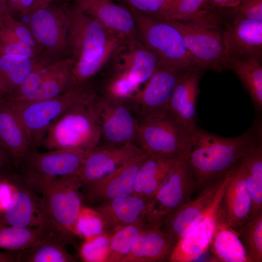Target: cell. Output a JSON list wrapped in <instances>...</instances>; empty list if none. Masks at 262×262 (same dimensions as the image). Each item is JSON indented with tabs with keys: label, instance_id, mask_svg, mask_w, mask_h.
<instances>
[{
	"label": "cell",
	"instance_id": "2e32d148",
	"mask_svg": "<svg viewBox=\"0 0 262 262\" xmlns=\"http://www.w3.org/2000/svg\"><path fill=\"white\" fill-rule=\"evenodd\" d=\"M184 71L159 67L128 101L140 121L168 112L171 95L180 76Z\"/></svg>",
	"mask_w": 262,
	"mask_h": 262
},
{
	"label": "cell",
	"instance_id": "d590c367",
	"mask_svg": "<svg viewBox=\"0 0 262 262\" xmlns=\"http://www.w3.org/2000/svg\"><path fill=\"white\" fill-rule=\"evenodd\" d=\"M124 41L118 36L110 35L102 52L95 60L79 69L73 70L71 87L88 82L110 63Z\"/></svg>",
	"mask_w": 262,
	"mask_h": 262
},
{
	"label": "cell",
	"instance_id": "db71d44e",
	"mask_svg": "<svg viewBox=\"0 0 262 262\" xmlns=\"http://www.w3.org/2000/svg\"></svg>",
	"mask_w": 262,
	"mask_h": 262
},
{
	"label": "cell",
	"instance_id": "f35d334b",
	"mask_svg": "<svg viewBox=\"0 0 262 262\" xmlns=\"http://www.w3.org/2000/svg\"><path fill=\"white\" fill-rule=\"evenodd\" d=\"M0 28L31 46L38 56L43 51V48L34 38L30 28L15 18L13 15H10L0 21Z\"/></svg>",
	"mask_w": 262,
	"mask_h": 262
},
{
	"label": "cell",
	"instance_id": "9c48e42d",
	"mask_svg": "<svg viewBox=\"0 0 262 262\" xmlns=\"http://www.w3.org/2000/svg\"><path fill=\"white\" fill-rule=\"evenodd\" d=\"M74 61L64 58L44 65L37 62L19 88L7 99L34 101L57 96L71 87Z\"/></svg>",
	"mask_w": 262,
	"mask_h": 262
},
{
	"label": "cell",
	"instance_id": "e0dca14e",
	"mask_svg": "<svg viewBox=\"0 0 262 262\" xmlns=\"http://www.w3.org/2000/svg\"><path fill=\"white\" fill-rule=\"evenodd\" d=\"M231 170L219 191L213 202L203 216L176 243L169 262H191L195 261L209 248L223 194Z\"/></svg>",
	"mask_w": 262,
	"mask_h": 262
},
{
	"label": "cell",
	"instance_id": "681fc988",
	"mask_svg": "<svg viewBox=\"0 0 262 262\" xmlns=\"http://www.w3.org/2000/svg\"><path fill=\"white\" fill-rule=\"evenodd\" d=\"M10 15H13L10 11L7 0H0V21Z\"/></svg>",
	"mask_w": 262,
	"mask_h": 262
},
{
	"label": "cell",
	"instance_id": "f1b7e54d",
	"mask_svg": "<svg viewBox=\"0 0 262 262\" xmlns=\"http://www.w3.org/2000/svg\"><path fill=\"white\" fill-rule=\"evenodd\" d=\"M209 247L219 262H252L236 232L227 223L221 204Z\"/></svg>",
	"mask_w": 262,
	"mask_h": 262
},
{
	"label": "cell",
	"instance_id": "ab89813d",
	"mask_svg": "<svg viewBox=\"0 0 262 262\" xmlns=\"http://www.w3.org/2000/svg\"><path fill=\"white\" fill-rule=\"evenodd\" d=\"M109 244V239L103 235L97 236L82 246L81 254L87 262H103Z\"/></svg>",
	"mask_w": 262,
	"mask_h": 262
},
{
	"label": "cell",
	"instance_id": "ffe728a7",
	"mask_svg": "<svg viewBox=\"0 0 262 262\" xmlns=\"http://www.w3.org/2000/svg\"><path fill=\"white\" fill-rule=\"evenodd\" d=\"M143 152L135 144L97 146L88 151L77 175L83 187L111 173Z\"/></svg>",
	"mask_w": 262,
	"mask_h": 262
},
{
	"label": "cell",
	"instance_id": "8fae6325",
	"mask_svg": "<svg viewBox=\"0 0 262 262\" xmlns=\"http://www.w3.org/2000/svg\"><path fill=\"white\" fill-rule=\"evenodd\" d=\"M196 191L187 159L180 155L152 198L145 218L160 226L168 214L188 202Z\"/></svg>",
	"mask_w": 262,
	"mask_h": 262
},
{
	"label": "cell",
	"instance_id": "1f68e13d",
	"mask_svg": "<svg viewBox=\"0 0 262 262\" xmlns=\"http://www.w3.org/2000/svg\"><path fill=\"white\" fill-rule=\"evenodd\" d=\"M241 162L252 202L250 220L262 211V140L241 158Z\"/></svg>",
	"mask_w": 262,
	"mask_h": 262
},
{
	"label": "cell",
	"instance_id": "d6986e66",
	"mask_svg": "<svg viewBox=\"0 0 262 262\" xmlns=\"http://www.w3.org/2000/svg\"><path fill=\"white\" fill-rule=\"evenodd\" d=\"M229 172L199 190L196 198L191 199L168 214L160 225L161 230L176 244L211 207L226 180Z\"/></svg>",
	"mask_w": 262,
	"mask_h": 262
},
{
	"label": "cell",
	"instance_id": "5b68a950",
	"mask_svg": "<svg viewBox=\"0 0 262 262\" xmlns=\"http://www.w3.org/2000/svg\"><path fill=\"white\" fill-rule=\"evenodd\" d=\"M97 91L88 83L71 87L55 97L34 101L9 103L22 122L31 140L32 148L37 149L50 126L66 111Z\"/></svg>",
	"mask_w": 262,
	"mask_h": 262
},
{
	"label": "cell",
	"instance_id": "836d02e7",
	"mask_svg": "<svg viewBox=\"0 0 262 262\" xmlns=\"http://www.w3.org/2000/svg\"><path fill=\"white\" fill-rule=\"evenodd\" d=\"M67 239L54 232L37 245L20 250L18 262H75L65 247Z\"/></svg>",
	"mask_w": 262,
	"mask_h": 262
},
{
	"label": "cell",
	"instance_id": "c3c4849f",
	"mask_svg": "<svg viewBox=\"0 0 262 262\" xmlns=\"http://www.w3.org/2000/svg\"><path fill=\"white\" fill-rule=\"evenodd\" d=\"M0 250V262H18L20 250Z\"/></svg>",
	"mask_w": 262,
	"mask_h": 262
},
{
	"label": "cell",
	"instance_id": "ba28073f",
	"mask_svg": "<svg viewBox=\"0 0 262 262\" xmlns=\"http://www.w3.org/2000/svg\"><path fill=\"white\" fill-rule=\"evenodd\" d=\"M29 15L30 29L43 48L37 61L48 65L64 59L61 56L68 50L69 8L53 3L33 11Z\"/></svg>",
	"mask_w": 262,
	"mask_h": 262
},
{
	"label": "cell",
	"instance_id": "f907efd6",
	"mask_svg": "<svg viewBox=\"0 0 262 262\" xmlns=\"http://www.w3.org/2000/svg\"><path fill=\"white\" fill-rule=\"evenodd\" d=\"M60 0H34L33 5L32 6L28 15H29L33 11L49 4L53 3L55 1Z\"/></svg>",
	"mask_w": 262,
	"mask_h": 262
},
{
	"label": "cell",
	"instance_id": "7402d4cb",
	"mask_svg": "<svg viewBox=\"0 0 262 262\" xmlns=\"http://www.w3.org/2000/svg\"><path fill=\"white\" fill-rule=\"evenodd\" d=\"M9 184L15 191L8 205L0 214V224L16 227H37L47 223L43 219L35 192L17 170L11 175Z\"/></svg>",
	"mask_w": 262,
	"mask_h": 262
},
{
	"label": "cell",
	"instance_id": "5bb4252c",
	"mask_svg": "<svg viewBox=\"0 0 262 262\" xmlns=\"http://www.w3.org/2000/svg\"><path fill=\"white\" fill-rule=\"evenodd\" d=\"M188 135L167 112L139 122L136 142L148 154L184 155Z\"/></svg>",
	"mask_w": 262,
	"mask_h": 262
},
{
	"label": "cell",
	"instance_id": "d4e9b609",
	"mask_svg": "<svg viewBox=\"0 0 262 262\" xmlns=\"http://www.w3.org/2000/svg\"><path fill=\"white\" fill-rule=\"evenodd\" d=\"M241 159L231 169L221 201L226 221L233 229L249 220L252 210L251 197Z\"/></svg>",
	"mask_w": 262,
	"mask_h": 262
},
{
	"label": "cell",
	"instance_id": "ee69618b",
	"mask_svg": "<svg viewBox=\"0 0 262 262\" xmlns=\"http://www.w3.org/2000/svg\"><path fill=\"white\" fill-rule=\"evenodd\" d=\"M128 2L136 10L150 16H155L166 0H119Z\"/></svg>",
	"mask_w": 262,
	"mask_h": 262
},
{
	"label": "cell",
	"instance_id": "d6a6232c",
	"mask_svg": "<svg viewBox=\"0 0 262 262\" xmlns=\"http://www.w3.org/2000/svg\"><path fill=\"white\" fill-rule=\"evenodd\" d=\"M37 62L24 55L0 54V87L6 96L19 88Z\"/></svg>",
	"mask_w": 262,
	"mask_h": 262
},
{
	"label": "cell",
	"instance_id": "7c38bea8",
	"mask_svg": "<svg viewBox=\"0 0 262 262\" xmlns=\"http://www.w3.org/2000/svg\"><path fill=\"white\" fill-rule=\"evenodd\" d=\"M93 106L106 144H135L139 121L128 102L98 94Z\"/></svg>",
	"mask_w": 262,
	"mask_h": 262
},
{
	"label": "cell",
	"instance_id": "b9f144b4",
	"mask_svg": "<svg viewBox=\"0 0 262 262\" xmlns=\"http://www.w3.org/2000/svg\"><path fill=\"white\" fill-rule=\"evenodd\" d=\"M230 11L234 17L262 21V0H242Z\"/></svg>",
	"mask_w": 262,
	"mask_h": 262
},
{
	"label": "cell",
	"instance_id": "83f0119b",
	"mask_svg": "<svg viewBox=\"0 0 262 262\" xmlns=\"http://www.w3.org/2000/svg\"><path fill=\"white\" fill-rule=\"evenodd\" d=\"M175 244L160 226L153 225L141 235L121 262H169Z\"/></svg>",
	"mask_w": 262,
	"mask_h": 262
},
{
	"label": "cell",
	"instance_id": "cb8c5ba5",
	"mask_svg": "<svg viewBox=\"0 0 262 262\" xmlns=\"http://www.w3.org/2000/svg\"><path fill=\"white\" fill-rule=\"evenodd\" d=\"M202 70H188L179 77L170 100L168 112L189 135L196 127V105Z\"/></svg>",
	"mask_w": 262,
	"mask_h": 262
},
{
	"label": "cell",
	"instance_id": "816d5d0a",
	"mask_svg": "<svg viewBox=\"0 0 262 262\" xmlns=\"http://www.w3.org/2000/svg\"><path fill=\"white\" fill-rule=\"evenodd\" d=\"M16 168L0 171V186L7 183L11 174Z\"/></svg>",
	"mask_w": 262,
	"mask_h": 262
},
{
	"label": "cell",
	"instance_id": "f5cc1de1",
	"mask_svg": "<svg viewBox=\"0 0 262 262\" xmlns=\"http://www.w3.org/2000/svg\"><path fill=\"white\" fill-rule=\"evenodd\" d=\"M5 96H6L5 94L4 93L3 90L0 87V104L5 99Z\"/></svg>",
	"mask_w": 262,
	"mask_h": 262
},
{
	"label": "cell",
	"instance_id": "3957f363",
	"mask_svg": "<svg viewBox=\"0 0 262 262\" xmlns=\"http://www.w3.org/2000/svg\"><path fill=\"white\" fill-rule=\"evenodd\" d=\"M140 40L153 55L159 67L202 70L186 47L179 31L164 20L143 14L130 6Z\"/></svg>",
	"mask_w": 262,
	"mask_h": 262
},
{
	"label": "cell",
	"instance_id": "8d00e7d4",
	"mask_svg": "<svg viewBox=\"0 0 262 262\" xmlns=\"http://www.w3.org/2000/svg\"><path fill=\"white\" fill-rule=\"evenodd\" d=\"M252 262H262V211L234 229Z\"/></svg>",
	"mask_w": 262,
	"mask_h": 262
},
{
	"label": "cell",
	"instance_id": "7a4b0ae2",
	"mask_svg": "<svg viewBox=\"0 0 262 262\" xmlns=\"http://www.w3.org/2000/svg\"><path fill=\"white\" fill-rule=\"evenodd\" d=\"M30 187L41 194L39 210L54 231L67 238L76 233L83 203L82 184L77 175L42 180Z\"/></svg>",
	"mask_w": 262,
	"mask_h": 262
},
{
	"label": "cell",
	"instance_id": "6da1fadb",
	"mask_svg": "<svg viewBox=\"0 0 262 262\" xmlns=\"http://www.w3.org/2000/svg\"><path fill=\"white\" fill-rule=\"evenodd\" d=\"M262 120L243 134L224 137L196 126L186 142L184 156L188 162L197 190L224 177L240 159L262 140Z\"/></svg>",
	"mask_w": 262,
	"mask_h": 262
},
{
	"label": "cell",
	"instance_id": "4316f807",
	"mask_svg": "<svg viewBox=\"0 0 262 262\" xmlns=\"http://www.w3.org/2000/svg\"><path fill=\"white\" fill-rule=\"evenodd\" d=\"M180 156L176 154H149L137 172L133 195L153 198Z\"/></svg>",
	"mask_w": 262,
	"mask_h": 262
},
{
	"label": "cell",
	"instance_id": "484cf974",
	"mask_svg": "<svg viewBox=\"0 0 262 262\" xmlns=\"http://www.w3.org/2000/svg\"><path fill=\"white\" fill-rule=\"evenodd\" d=\"M0 141L17 169L32 145L22 122L5 98L0 104Z\"/></svg>",
	"mask_w": 262,
	"mask_h": 262
},
{
	"label": "cell",
	"instance_id": "4fadbf2b",
	"mask_svg": "<svg viewBox=\"0 0 262 262\" xmlns=\"http://www.w3.org/2000/svg\"><path fill=\"white\" fill-rule=\"evenodd\" d=\"M69 13L67 47L75 62L73 69H77L100 54L110 35L97 21L75 6L69 9Z\"/></svg>",
	"mask_w": 262,
	"mask_h": 262
},
{
	"label": "cell",
	"instance_id": "e575fe53",
	"mask_svg": "<svg viewBox=\"0 0 262 262\" xmlns=\"http://www.w3.org/2000/svg\"><path fill=\"white\" fill-rule=\"evenodd\" d=\"M153 225L145 217L138 221L118 230L109 239L107 251L103 262H121L141 236Z\"/></svg>",
	"mask_w": 262,
	"mask_h": 262
},
{
	"label": "cell",
	"instance_id": "f546056e",
	"mask_svg": "<svg viewBox=\"0 0 262 262\" xmlns=\"http://www.w3.org/2000/svg\"><path fill=\"white\" fill-rule=\"evenodd\" d=\"M262 60L235 58L228 60V69H231L241 82L259 114L262 111Z\"/></svg>",
	"mask_w": 262,
	"mask_h": 262
},
{
	"label": "cell",
	"instance_id": "f6af8a7d",
	"mask_svg": "<svg viewBox=\"0 0 262 262\" xmlns=\"http://www.w3.org/2000/svg\"><path fill=\"white\" fill-rule=\"evenodd\" d=\"M11 12H18L22 16L28 15L34 0H7Z\"/></svg>",
	"mask_w": 262,
	"mask_h": 262
},
{
	"label": "cell",
	"instance_id": "7bdbcfd3",
	"mask_svg": "<svg viewBox=\"0 0 262 262\" xmlns=\"http://www.w3.org/2000/svg\"><path fill=\"white\" fill-rule=\"evenodd\" d=\"M102 224L98 215L83 214L81 212L76 225V233L86 237L101 235Z\"/></svg>",
	"mask_w": 262,
	"mask_h": 262
},
{
	"label": "cell",
	"instance_id": "8992f818",
	"mask_svg": "<svg viewBox=\"0 0 262 262\" xmlns=\"http://www.w3.org/2000/svg\"><path fill=\"white\" fill-rule=\"evenodd\" d=\"M163 20L179 31L187 49L203 70L221 72L228 69L222 32L205 13H199L190 20Z\"/></svg>",
	"mask_w": 262,
	"mask_h": 262
},
{
	"label": "cell",
	"instance_id": "9a60e30c",
	"mask_svg": "<svg viewBox=\"0 0 262 262\" xmlns=\"http://www.w3.org/2000/svg\"><path fill=\"white\" fill-rule=\"evenodd\" d=\"M218 23L223 35L228 60H262V21L234 17L228 8L221 10Z\"/></svg>",
	"mask_w": 262,
	"mask_h": 262
},
{
	"label": "cell",
	"instance_id": "7dc6e473",
	"mask_svg": "<svg viewBox=\"0 0 262 262\" xmlns=\"http://www.w3.org/2000/svg\"><path fill=\"white\" fill-rule=\"evenodd\" d=\"M17 168L11 155L0 141V171Z\"/></svg>",
	"mask_w": 262,
	"mask_h": 262
},
{
	"label": "cell",
	"instance_id": "60d3db41",
	"mask_svg": "<svg viewBox=\"0 0 262 262\" xmlns=\"http://www.w3.org/2000/svg\"><path fill=\"white\" fill-rule=\"evenodd\" d=\"M0 54L24 55L33 59L38 56L31 46L12 36L0 39Z\"/></svg>",
	"mask_w": 262,
	"mask_h": 262
},
{
	"label": "cell",
	"instance_id": "bcb514c9",
	"mask_svg": "<svg viewBox=\"0 0 262 262\" xmlns=\"http://www.w3.org/2000/svg\"><path fill=\"white\" fill-rule=\"evenodd\" d=\"M242 0H207L201 9H219L232 8Z\"/></svg>",
	"mask_w": 262,
	"mask_h": 262
},
{
	"label": "cell",
	"instance_id": "74e56055",
	"mask_svg": "<svg viewBox=\"0 0 262 262\" xmlns=\"http://www.w3.org/2000/svg\"><path fill=\"white\" fill-rule=\"evenodd\" d=\"M206 0H166L154 16L162 20H190L201 10Z\"/></svg>",
	"mask_w": 262,
	"mask_h": 262
},
{
	"label": "cell",
	"instance_id": "4dcf8cb0",
	"mask_svg": "<svg viewBox=\"0 0 262 262\" xmlns=\"http://www.w3.org/2000/svg\"><path fill=\"white\" fill-rule=\"evenodd\" d=\"M56 232L48 224L37 227L0 224V249L21 250L33 247Z\"/></svg>",
	"mask_w": 262,
	"mask_h": 262
},
{
	"label": "cell",
	"instance_id": "44dd1931",
	"mask_svg": "<svg viewBox=\"0 0 262 262\" xmlns=\"http://www.w3.org/2000/svg\"><path fill=\"white\" fill-rule=\"evenodd\" d=\"M82 12L97 21L109 35L124 41L140 38L130 9L115 4L113 0H74Z\"/></svg>",
	"mask_w": 262,
	"mask_h": 262
},
{
	"label": "cell",
	"instance_id": "52a82bcc",
	"mask_svg": "<svg viewBox=\"0 0 262 262\" xmlns=\"http://www.w3.org/2000/svg\"><path fill=\"white\" fill-rule=\"evenodd\" d=\"M110 63L106 82L124 95L136 93L159 67L156 59L140 38L124 41Z\"/></svg>",
	"mask_w": 262,
	"mask_h": 262
},
{
	"label": "cell",
	"instance_id": "ac0fdd59",
	"mask_svg": "<svg viewBox=\"0 0 262 262\" xmlns=\"http://www.w3.org/2000/svg\"><path fill=\"white\" fill-rule=\"evenodd\" d=\"M148 155L143 152L111 173L82 187L83 202L97 205L133 194L137 172Z\"/></svg>",
	"mask_w": 262,
	"mask_h": 262
},
{
	"label": "cell",
	"instance_id": "603a6c76",
	"mask_svg": "<svg viewBox=\"0 0 262 262\" xmlns=\"http://www.w3.org/2000/svg\"><path fill=\"white\" fill-rule=\"evenodd\" d=\"M152 198L131 195L116 197L96 205L103 231L112 235L118 230L143 218Z\"/></svg>",
	"mask_w": 262,
	"mask_h": 262
},
{
	"label": "cell",
	"instance_id": "277c9868",
	"mask_svg": "<svg viewBox=\"0 0 262 262\" xmlns=\"http://www.w3.org/2000/svg\"><path fill=\"white\" fill-rule=\"evenodd\" d=\"M98 92L70 108L49 128L40 147L48 150L88 151L98 146L101 132L93 101Z\"/></svg>",
	"mask_w": 262,
	"mask_h": 262
},
{
	"label": "cell",
	"instance_id": "30bf717a",
	"mask_svg": "<svg viewBox=\"0 0 262 262\" xmlns=\"http://www.w3.org/2000/svg\"><path fill=\"white\" fill-rule=\"evenodd\" d=\"M88 151L54 149L40 152L31 149L17 169L29 186L46 180L77 175Z\"/></svg>",
	"mask_w": 262,
	"mask_h": 262
}]
</instances>
